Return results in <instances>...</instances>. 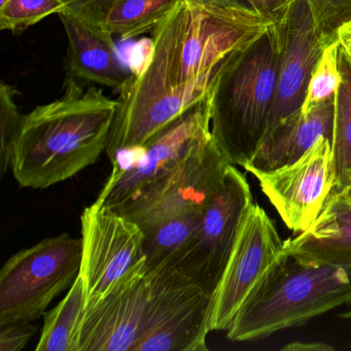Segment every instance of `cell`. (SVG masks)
<instances>
[{"instance_id":"obj_23","label":"cell","mask_w":351,"mask_h":351,"mask_svg":"<svg viewBox=\"0 0 351 351\" xmlns=\"http://www.w3.org/2000/svg\"><path fill=\"white\" fill-rule=\"evenodd\" d=\"M19 92L14 86L0 84V171L7 173L12 165L14 147L17 143L23 124L24 117L20 112L16 97Z\"/></svg>"},{"instance_id":"obj_7","label":"cell","mask_w":351,"mask_h":351,"mask_svg":"<svg viewBox=\"0 0 351 351\" xmlns=\"http://www.w3.org/2000/svg\"><path fill=\"white\" fill-rule=\"evenodd\" d=\"M252 205L254 197L245 176L230 164L219 190L203 207L192 241L172 270L215 297Z\"/></svg>"},{"instance_id":"obj_31","label":"cell","mask_w":351,"mask_h":351,"mask_svg":"<svg viewBox=\"0 0 351 351\" xmlns=\"http://www.w3.org/2000/svg\"><path fill=\"white\" fill-rule=\"evenodd\" d=\"M205 5H215L221 8H236V9H246L254 11L250 0H197Z\"/></svg>"},{"instance_id":"obj_21","label":"cell","mask_w":351,"mask_h":351,"mask_svg":"<svg viewBox=\"0 0 351 351\" xmlns=\"http://www.w3.org/2000/svg\"><path fill=\"white\" fill-rule=\"evenodd\" d=\"M180 0H116L104 26L112 36L127 40L152 32Z\"/></svg>"},{"instance_id":"obj_5","label":"cell","mask_w":351,"mask_h":351,"mask_svg":"<svg viewBox=\"0 0 351 351\" xmlns=\"http://www.w3.org/2000/svg\"><path fill=\"white\" fill-rule=\"evenodd\" d=\"M83 241L63 233L14 254L0 272V326L32 322L81 272Z\"/></svg>"},{"instance_id":"obj_14","label":"cell","mask_w":351,"mask_h":351,"mask_svg":"<svg viewBox=\"0 0 351 351\" xmlns=\"http://www.w3.org/2000/svg\"><path fill=\"white\" fill-rule=\"evenodd\" d=\"M149 285L145 275L86 305L77 351H135L145 326Z\"/></svg>"},{"instance_id":"obj_30","label":"cell","mask_w":351,"mask_h":351,"mask_svg":"<svg viewBox=\"0 0 351 351\" xmlns=\"http://www.w3.org/2000/svg\"><path fill=\"white\" fill-rule=\"evenodd\" d=\"M336 38L343 52L351 60V22L344 24L337 30Z\"/></svg>"},{"instance_id":"obj_18","label":"cell","mask_w":351,"mask_h":351,"mask_svg":"<svg viewBox=\"0 0 351 351\" xmlns=\"http://www.w3.org/2000/svg\"><path fill=\"white\" fill-rule=\"evenodd\" d=\"M202 209L186 211L141 229L145 234V276L173 268L198 229Z\"/></svg>"},{"instance_id":"obj_1","label":"cell","mask_w":351,"mask_h":351,"mask_svg":"<svg viewBox=\"0 0 351 351\" xmlns=\"http://www.w3.org/2000/svg\"><path fill=\"white\" fill-rule=\"evenodd\" d=\"M274 22L252 10L180 0L152 32L145 64L119 92L106 149L110 161L213 96L223 71Z\"/></svg>"},{"instance_id":"obj_4","label":"cell","mask_w":351,"mask_h":351,"mask_svg":"<svg viewBox=\"0 0 351 351\" xmlns=\"http://www.w3.org/2000/svg\"><path fill=\"white\" fill-rule=\"evenodd\" d=\"M280 34L276 23L237 57L211 96V134L231 165L244 168L262 143L276 94Z\"/></svg>"},{"instance_id":"obj_16","label":"cell","mask_w":351,"mask_h":351,"mask_svg":"<svg viewBox=\"0 0 351 351\" xmlns=\"http://www.w3.org/2000/svg\"><path fill=\"white\" fill-rule=\"evenodd\" d=\"M334 106L335 96L281 123L263 139L243 169L250 173L278 169L299 160L320 139L332 141Z\"/></svg>"},{"instance_id":"obj_6","label":"cell","mask_w":351,"mask_h":351,"mask_svg":"<svg viewBox=\"0 0 351 351\" xmlns=\"http://www.w3.org/2000/svg\"><path fill=\"white\" fill-rule=\"evenodd\" d=\"M211 139L210 96L172 121L143 147L119 153L97 201L110 208L121 204L145 184L178 168Z\"/></svg>"},{"instance_id":"obj_2","label":"cell","mask_w":351,"mask_h":351,"mask_svg":"<svg viewBox=\"0 0 351 351\" xmlns=\"http://www.w3.org/2000/svg\"><path fill=\"white\" fill-rule=\"evenodd\" d=\"M58 99L24 117L12 158L23 188L47 189L77 176L106 149L119 108L96 86L65 79Z\"/></svg>"},{"instance_id":"obj_8","label":"cell","mask_w":351,"mask_h":351,"mask_svg":"<svg viewBox=\"0 0 351 351\" xmlns=\"http://www.w3.org/2000/svg\"><path fill=\"white\" fill-rule=\"evenodd\" d=\"M145 278L149 299L135 351H205L213 297L172 269Z\"/></svg>"},{"instance_id":"obj_15","label":"cell","mask_w":351,"mask_h":351,"mask_svg":"<svg viewBox=\"0 0 351 351\" xmlns=\"http://www.w3.org/2000/svg\"><path fill=\"white\" fill-rule=\"evenodd\" d=\"M58 16L69 42L66 79L120 92L132 73H128L121 60L114 36L106 27L86 23L69 14Z\"/></svg>"},{"instance_id":"obj_28","label":"cell","mask_w":351,"mask_h":351,"mask_svg":"<svg viewBox=\"0 0 351 351\" xmlns=\"http://www.w3.org/2000/svg\"><path fill=\"white\" fill-rule=\"evenodd\" d=\"M250 1L254 11L270 18L273 21H276L285 14L293 0H250Z\"/></svg>"},{"instance_id":"obj_27","label":"cell","mask_w":351,"mask_h":351,"mask_svg":"<svg viewBox=\"0 0 351 351\" xmlns=\"http://www.w3.org/2000/svg\"><path fill=\"white\" fill-rule=\"evenodd\" d=\"M38 328L30 322H12L0 326V351H18L26 346Z\"/></svg>"},{"instance_id":"obj_26","label":"cell","mask_w":351,"mask_h":351,"mask_svg":"<svg viewBox=\"0 0 351 351\" xmlns=\"http://www.w3.org/2000/svg\"><path fill=\"white\" fill-rule=\"evenodd\" d=\"M65 5L63 13L69 14L91 25L104 26L108 10L116 0H61Z\"/></svg>"},{"instance_id":"obj_9","label":"cell","mask_w":351,"mask_h":351,"mask_svg":"<svg viewBox=\"0 0 351 351\" xmlns=\"http://www.w3.org/2000/svg\"><path fill=\"white\" fill-rule=\"evenodd\" d=\"M83 258L81 275L86 305L122 283L145 275L141 228L96 200L81 217Z\"/></svg>"},{"instance_id":"obj_20","label":"cell","mask_w":351,"mask_h":351,"mask_svg":"<svg viewBox=\"0 0 351 351\" xmlns=\"http://www.w3.org/2000/svg\"><path fill=\"white\" fill-rule=\"evenodd\" d=\"M85 308V285L79 275L64 299L50 311L45 312L36 350L77 351V334Z\"/></svg>"},{"instance_id":"obj_19","label":"cell","mask_w":351,"mask_h":351,"mask_svg":"<svg viewBox=\"0 0 351 351\" xmlns=\"http://www.w3.org/2000/svg\"><path fill=\"white\" fill-rule=\"evenodd\" d=\"M340 84L335 94L332 193L351 195V60L339 46Z\"/></svg>"},{"instance_id":"obj_22","label":"cell","mask_w":351,"mask_h":351,"mask_svg":"<svg viewBox=\"0 0 351 351\" xmlns=\"http://www.w3.org/2000/svg\"><path fill=\"white\" fill-rule=\"evenodd\" d=\"M64 11L61 0H1L0 29L20 36L51 15Z\"/></svg>"},{"instance_id":"obj_29","label":"cell","mask_w":351,"mask_h":351,"mask_svg":"<svg viewBox=\"0 0 351 351\" xmlns=\"http://www.w3.org/2000/svg\"><path fill=\"white\" fill-rule=\"evenodd\" d=\"M334 347L326 343L320 342H291L281 348L283 351H330Z\"/></svg>"},{"instance_id":"obj_10","label":"cell","mask_w":351,"mask_h":351,"mask_svg":"<svg viewBox=\"0 0 351 351\" xmlns=\"http://www.w3.org/2000/svg\"><path fill=\"white\" fill-rule=\"evenodd\" d=\"M229 165L213 137L178 168L145 184L112 209L145 229L202 208L219 190Z\"/></svg>"},{"instance_id":"obj_11","label":"cell","mask_w":351,"mask_h":351,"mask_svg":"<svg viewBox=\"0 0 351 351\" xmlns=\"http://www.w3.org/2000/svg\"><path fill=\"white\" fill-rule=\"evenodd\" d=\"M283 256L285 240L268 213L254 203L213 297L210 330H228Z\"/></svg>"},{"instance_id":"obj_25","label":"cell","mask_w":351,"mask_h":351,"mask_svg":"<svg viewBox=\"0 0 351 351\" xmlns=\"http://www.w3.org/2000/svg\"><path fill=\"white\" fill-rule=\"evenodd\" d=\"M314 21L322 36L337 40V30L351 22V0H307Z\"/></svg>"},{"instance_id":"obj_13","label":"cell","mask_w":351,"mask_h":351,"mask_svg":"<svg viewBox=\"0 0 351 351\" xmlns=\"http://www.w3.org/2000/svg\"><path fill=\"white\" fill-rule=\"evenodd\" d=\"M280 34L276 94L265 137L301 110L314 69L330 43L318 29L307 0H293L275 21Z\"/></svg>"},{"instance_id":"obj_24","label":"cell","mask_w":351,"mask_h":351,"mask_svg":"<svg viewBox=\"0 0 351 351\" xmlns=\"http://www.w3.org/2000/svg\"><path fill=\"white\" fill-rule=\"evenodd\" d=\"M338 59L339 43L335 40L326 47L314 69L302 112H307L317 104L334 97L340 84Z\"/></svg>"},{"instance_id":"obj_32","label":"cell","mask_w":351,"mask_h":351,"mask_svg":"<svg viewBox=\"0 0 351 351\" xmlns=\"http://www.w3.org/2000/svg\"><path fill=\"white\" fill-rule=\"evenodd\" d=\"M341 317L345 318V319L351 320V302L348 304V310L341 314Z\"/></svg>"},{"instance_id":"obj_12","label":"cell","mask_w":351,"mask_h":351,"mask_svg":"<svg viewBox=\"0 0 351 351\" xmlns=\"http://www.w3.org/2000/svg\"><path fill=\"white\" fill-rule=\"evenodd\" d=\"M332 141L322 138L289 165L252 173L287 229L307 231L317 219L332 190Z\"/></svg>"},{"instance_id":"obj_3","label":"cell","mask_w":351,"mask_h":351,"mask_svg":"<svg viewBox=\"0 0 351 351\" xmlns=\"http://www.w3.org/2000/svg\"><path fill=\"white\" fill-rule=\"evenodd\" d=\"M351 302V262L285 256L228 328L230 340H261Z\"/></svg>"},{"instance_id":"obj_17","label":"cell","mask_w":351,"mask_h":351,"mask_svg":"<svg viewBox=\"0 0 351 351\" xmlns=\"http://www.w3.org/2000/svg\"><path fill=\"white\" fill-rule=\"evenodd\" d=\"M285 254L320 262H351V195L330 193L315 223L285 240Z\"/></svg>"}]
</instances>
